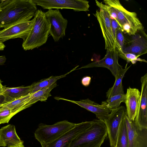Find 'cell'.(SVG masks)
I'll use <instances>...</instances> for the list:
<instances>
[{"mask_svg": "<svg viewBox=\"0 0 147 147\" xmlns=\"http://www.w3.org/2000/svg\"><path fill=\"white\" fill-rule=\"evenodd\" d=\"M37 10L32 0H0V28L20 21L30 20Z\"/></svg>", "mask_w": 147, "mask_h": 147, "instance_id": "obj_1", "label": "cell"}, {"mask_svg": "<svg viewBox=\"0 0 147 147\" xmlns=\"http://www.w3.org/2000/svg\"><path fill=\"white\" fill-rule=\"evenodd\" d=\"M33 19L32 29L22 43V47L25 51L38 48L45 44L50 34V25L44 12L37 10Z\"/></svg>", "mask_w": 147, "mask_h": 147, "instance_id": "obj_2", "label": "cell"}, {"mask_svg": "<svg viewBox=\"0 0 147 147\" xmlns=\"http://www.w3.org/2000/svg\"><path fill=\"white\" fill-rule=\"evenodd\" d=\"M91 126L72 142L69 147H100L107 136L103 121L94 119Z\"/></svg>", "mask_w": 147, "mask_h": 147, "instance_id": "obj_3", "label": "cell"}, {"mask_svg": "<svg viewBox=\"0 0 147 147\" xmlns=\"http://www.w3.org/2000/svg\"><path fill=\"white\" fill-rule=\"evenodd\" d=\"M105 4L112 7L117 15V21L122 32L129 36L134 35L143 30L142 24L135 12L125 9L118 0H104Z\"/></svg>", "mask_w": 147, "mask_h": 147, "instance_id": "obj_4", "label": "cell"}, {"mask_svg": "<svg viewBox=\"0 0 147 147\" xmlns=\"http://www.w3.org/2000/svg\"><path fill=\"white\" fill-rule=\"evenodd\" d=\"M76 124L66 120L52 125L40 123L34 132V136L41 145L49 144L59 139L73 128Z\"/></svg>", "mask_w": 147, "mask_h": 147, "instance_id": "obj_5", "label": "cell"}, {"mask_svg": "<svg viewBox=\"0 0 147 147\" xmlns=\"http://www.w3.org/2000/svg\"><path fill=\"white\" fill-rule=\"evenodd\" d=\"M95 1L100 9L96 10L94 15L99 23L104 39L105 49L112 51L118 49L112 30L110 17L106 10L100 4L99 2L97 0Z\"/></svg>", "mask_w": 147, "mask_h": 147, "instance_id": "obj_6", "label": "cell"}, {"mask_svg": "<svg viewBox=\"0 0 147 147\" xmlns=\"http://www.w3.org/2000/svg\"><path fill=\"white\" fill-rule=\"evenodd\" d=\"M44 9H68L75 11H89V1L85 0H32Z\"/></svg>", "mask_w": 147, "mask_h": 147, "instance_id": "obj_7", "label": "cell"}, {"mask_svg": "<svg viewBox=\"0 0 147 147\" xmlns=\"http://www.w3.org/2000/svg\"><path fill=\"white\" fill-rule=\"evenodd\" d=\"M45 13L50 25V34L55 42H58L65 36L68 21L58 9H49Z\"/></svg>", "mask_w": 147, "mask_h": 147, "instance_id": "obj_8", "label": "cell"}, {"mask_svg": "<svg viewBox=\"0 0 147 147\" xmlns=\"http://www.w3.org/2000/svg\"><path fill=\"white\" fill-rule=\"evenodd\" d=\"M123 106L112 110L111 113L104 119L106 126L111 147H115L120 124L126 114Z\"/></svg>", "mask_w": 147, "mask_h": 147, "instance_id": "obj_9", "label": "cell"}, {"mask_svg": "<svg viewBox=\"0 0 147 147\" xmlns=\"http://www.w3.org/2000/svg\"><path fill=\"white\" fill-rule=\"evenodd\" d=\"M34 19L22 20L12 24L0 31V42L3 43L8 40L20 38L24 40L29 34Z\"/></svg>", "mask_w": 147, "mask_h": 147, "instance_id": "obj_10", "label": "cell"}, {"mask_svg": "<svg viewBox=\"0 0 147 147\" xmlns=\"http://www.w3.org/2000/svg\"><path fill=\"white\" fill-rule=\"evenodd\" d=\"M92 122V121L76 123L73 128L56 140L49 144L41 145V146L43 147H69L73 141L89 127Z\"/></svg>", "mask_w": 147, "mask_h": 147, "instance_id": "obj_11", "label": "cell"}, {"mask_svg": "<svg viewBox=\"0 0 147 147\" xmlns=\"http://www.w3.org/2000/svg\"><path fill=\"white\" fill-rule=\"evenodd\" d=\"M128 134V147H147V128L141 129L127 113L124 117Z\"/></svg>", "mask_w": 147, "mask_h": 147, "instance_id": "obj_12", "label": "cell"}, {"mask_svg": "<svg viewBox=\"0 0 147 147\" xmlns=\"http://www.w3.org/2000/svg\"><path fill=\"white\" fill-rule=\"evenodd\" d=\"M118 53L117 49L114 50L107 51L106 54L102 59L90 63L80 69L96 67L106 68L109 69L115 78L123 68L118 63Z\"/></svg>", "mask_w": 147, "mask_h": 147, "instance_id": "obj_13", "label": "cell"}, {"mask_svg": "<svg viewBox=\"0 0 147 147\" xmlns=\"http://www.w3.org/2000/svg\"><path fill=\"white\" fill-rule=\"evenodd\" d=\"M131 39L125 44L121 51L125 53L134 54L139 57L147 53V35L143 30L131 35Z\"/></svg>", "mask_w": 147, "mask_h": 147, "instance_id": "obj_14", "label": "cell"}, {"mask_svg": "<svg viewBox=\"0 0 147 147\" xmlns=\"http://www.w3.org/2000/svg\"><path fill=\"white\" fill-rule=\"evenodd\" d=\"M141 97L138 111L134 121L140 129L147 128V74L140 79Z\"/></svg>", "mask_w": 147, "mask_h": 147, "instance_id": "obj_15", "label": "cell"}, {"mask_svg": "<svg viewBox=\"0 0 147 147\" xmlns=\"http://www.w3.org/2000/svg\"><path fill=\"white\" fill-rule=\"evenodd\" d=\"M0 146L24 147V142L17 135L14 125L10 124L0 129Z\"/></svg>", "mask_w": 147, "mask_h": 147, "instance_id": "obj_16", "label": "cell"}, {"mask_svg": "<svg viewBox=\"0 0 147 147\" xmlns=\"http://www.w3.org/2000/svg\"><path fill=\"white\" fill-rule=\"evenodd\" d=\"M56 99L65 100L76 104L89 111L95 114L96 117L99 119L103 121L104 119L111 113L112 110L105 106L99 105L88 98L81 100L79 101L70 100L62 98L56 97Z\"/></svg>", "mask_w": 147, "mask_h": 147, "instance_id": "obj_17", "label": "cell"}, {"mask_svg": "<svg viewBox=\"0 0 147 147\" xmlns=\"http://www.w3.org/2000/svg\"><path fill=\"white\" fill-rule=\"evenodd\" d=\"M125 95L127 115L130 120L134 121L138 110L141 92L138 89L129 87Z\"/></svg>", "mask_w": 147, "mask_h": 147, "instance_id": "obj_18", "label": "cell"}, {"mask_svg": "<svg viewBox=\"0 0 147 147\" xmlns=\"http://www.w3.org/2000/svg\"><path fill=\"white\" fill-rule=\"evenodd\" d=\"M3 89L2 95L4 97L3 103H5L30 94L31 87L29 86L8 88L3 86Z\"/></svg>", "mask_w": 147, "mask_h": 147, "instance_id": "obj_19", "label": "cell"}, {"mask_svg": "<svg viewBox=\"0 0 147 147\" xmlns=\"http://www.w3.org/2000/svg\"><path fill=\"white\" fill-rule=\"evenodd\" d=\"M57 86V82L46 88L30 94L29 98L20 109V111L25 109L38 101H46L48 98L51 96V91Z\"/></svg>", "mask_w": 147, "mask_h": 147, "instance_id": "obj_20", "label": "cell"}, {"mask_svg": "<svg viewBox=\"0 0 147 147\" xmlns=\"http://www.w3.org/2000/svg\"><path fill=\"white\" fill-rule=\"evenodd\" d=\"M131 66V65L124 69L122 68L119 71L115 78V80L113 85L109 88L106 93L107 98L116 95L124 94L122 84V81L125 74Z\"/></svg>", "mask_w": 147, "mask_h": 147, "instance_id": "obj_21", "label": "cell"}, {"mask_svg": "<svg viewBox=\"0 0 147 147\" xmlns=\"http://www.w3.org/2000/svg\"><path fill=\"white\" fill-rule=\"evenodd\" d=\"M73 70V69L70 72ZM70 72L60 76H52L48 78L34 82L30 85L31 89L30 94L50 86L56 82L57 80L65 77Z\"/></svg>", "mask_w": 147, "mask_h": 147, "instance_id": "obj_22", "label": "cell"}, {"mask_svg": "<svg viewBox=\"0 0 147 147\" xmlns=\"http://www.w3.org/2000/svg\"><path fill=\"white\" fill-rule=\"evenodd\" d=\"M128 142L127 130L124 118L120 124L115 147H128Z\"/></svg>", "mask_w": 147, "mask_h": 147, "instance_id": "obj_23", "label": "cell"}, {"mask_svg": "<svg viewBox=\"0 0 147 147\" xmlns=\"http://www.w3.org/2000/svg\"><path fill=\"white\" fill-rule=\"evenodd\" d=\"M30 95V94H29L11 102L2 104L0 105L10 109L13 114L14 115L20 111L21 109L29 98Z\"/></svg>", "mask_w": 147, "mask_h": 147, "instance_id": "obj_24", "label": "cell"}, {"mask_svg": "<svg viewBox=\"0 0 147 147\" xmlns=\"http://www.w3.org/2000/svg\"><path fill=\"white\" fill-rule=\"evenodd\" d=\"M125 94L116 95L108 98L106 101L102 102L101 104L112 110L119 107L121 102H125Z\"/></svg>", "mask_w": 147, "mask_h": 147, "instance_id": "obj_25", "label": "cell"}, {"mask_svg": "<svg viewBox=\"0 0 147 147\" xmlns=\"http://www.w3.org/2000/svg\"><path fill=\"white\" fill-rule=\"evenodd\" d=\"M117 50L118 52V56L127 61V63L125 68L126 67L127 64L130 62H131L133 64H135L137 61L147 62V61L144 59L139 58L138 57V56L134 54L129 53H124L121 49Z\"/></svg>", "mask_w": 147, "mask_h": 147, "instance_id": "obj_26", "label": "cell"}, {"mask_svg": "<svg viewBox=\"0 0 147 147\" xmlns=\"http://www.w3.org/2000/svg\"><path fill=\"white\" fill-rule=\"evenodd\" d=\"M0 105V124L9 122L14 115L9 109Z\"/></svg>", "mask_w": 147, "mask_h": 147, "instance_id": "obj_27", "label": "cell"}, {"mask_svg": "<svg viewBox=\"0 0 147 147\" xmlns=\"http://www.w3.org/2000/svg\"><path fill=\"white\" fill-rule=\"evenodd\" d=\"M125 38L120 28H118L116 31L115 39L119 49L118 50L123 48L125 43Z\"/></svg>", "mask_w": 147, "mask_h": 147, "instance_id": "obj_28", "label": "cell"}, {"mask_svg": "<svg viewBox=\"0 0 147 147\" xmlns=\"http://www.w3.org/2000/svg\"><path fill=\"white\" fill-rule=\"evenodd\" d=\"M110 19L111 22L112 30L115 39L116 31L117 30L120 28L117 22L113 18L110 17ZM119 49V48H118Z\"/></svg>", "mask_w": 147, "mask_h": 147, "instance_id": "obj_29", "label": "cell"}, {"mask_svg": "<svg viewBox=\"0 0 147 147\" xmlns=\"http://www.w3.org/2000/svg\"><path fill=\"white\" fill-rule=\"evenodd\" d=\"M91 80V77L90 76H85L82 79L81 82L82 84L85 86H88Z\"/></svg>", "mask_w": 147, "mask_h": 147, "instance_id": "obj_30", "label": "cell"}, {"mask_svg": "<svg viewBox=\"0 0 147 147\" xmlns=\"http://www.w3.org/2000/svg\"><path fill=\"white\" fill-rule=\"evenodd\" d=\"M6 60V58L5 56H0V65H4Z\"/></svg>", "mask_w": 147, "mask_h": 147, "instance_id": "obj_31", "label": "cell"}, {"mask_svg": "<svg viewBox=\"0 0 147 147\" xmlns=\"http://www.w3.org/2000/svg\"><path fill=\"white\" fill-rule=\"evenodd\" d=\"M5 46L3 43L0 42V51H2L4 50Z\"/></svg>", "mask_w": 147, "mask_h": 147, "instance_id": "obj_32", "label": "cell"}, {"mask_svg": "<svg viewBox=\"0 0 147 147\" xmlns=\"http://www.w3.org/2000/svg\"><path fill=\"white\" fill-rule=\"evenodd\" d=\"M4 101V97L2 95L0 96V105L3 103Z\"/></svg>", "mask_w": 147, "mask_h": 147, "instance_id": "obj_33", "label": "cell"}, {"mask_svg": "<svg viewBox=\"0 0 147 147\" xmlns=\"http://www.w3.org/2000/svg\"><path fill=\"white\" fill-rule=\"evenodd\" d=\"M3 92V88L0 89V96L2 95Z\"/></svg>", "mask_w": 147, "mask_h": 147, "instance_id": "obj_34", "label": "cell"}, {"mask_svg": "<svg viewBox=\"0 0 147 147\" xmlns=\"http://www.w3.org/2000/svg\"><path fill=\"white\" fill-rule=\"evenodd\" d=\"M3 86L2 85L1 83V81L0 79V89L2 88Z\"/></svg>", "mask_w": 147, "mask_h": 147, "instance_id": "obj_35", "label": "cell"}, {"mask_svg": "<svg viewBox=\"0 0 147 147\" xmlns=\"http://www.w3.org/2000/svg\"><path fill=\"white\" fill-rule=\"evenodd\" d=\"M1 30V29H0V31Z\"/></svg>", "mask_w": 147, "mask_h": 147, "instance_id": "obj_36", "label": "cell"}, {"mask_svg": "<svg viewBox=\"0 0 147 147\" xmlns=\"http://www.w3.org/2000/svg\"><path fill=\"white\" fill-rule=\"evenodd\" d=\"M42 147H43V146H42Z\"/></svg>", "mask_w": 147, "mask_h": 147, "instance_id": "obj_37", "label": "cell"}, {"mask_svg": "<svg viewBox=\"0 0 147 147\" xmlns=\"http://www.w3.org/2000/svg\"></svg>", "mask_w": 147, "mask_h": 147, "instance_id": "obj_38", "label": "cell"}]
</instances>
